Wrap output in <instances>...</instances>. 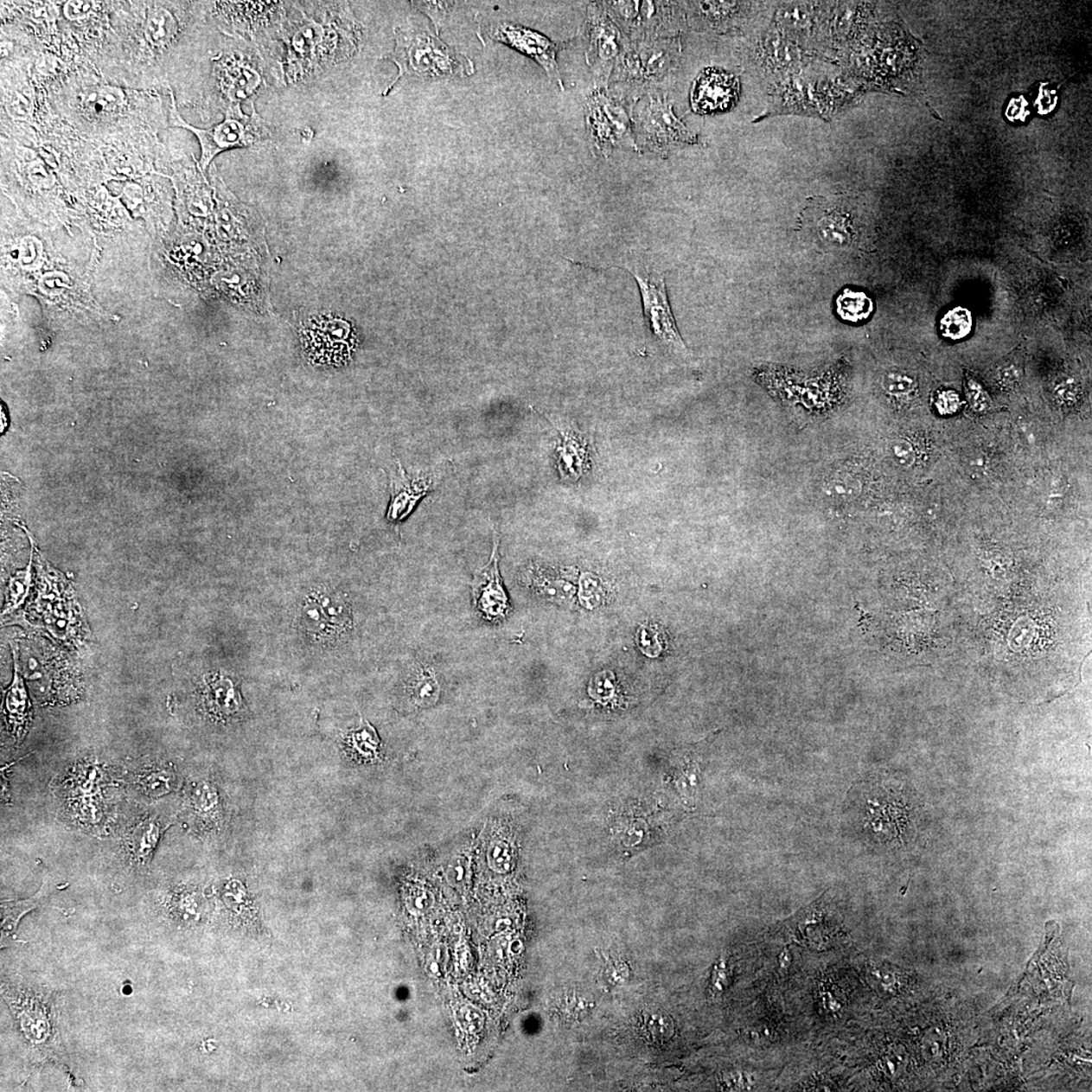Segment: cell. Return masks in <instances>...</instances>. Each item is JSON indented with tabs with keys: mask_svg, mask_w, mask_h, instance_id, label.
I'll return each mask as SVG.
<instances>
[{
	"mask_svg": "<svg viewBox=\"0 0 1092 1092\" xmlns=\"http://www.w3.org/2000/svg\"><path fill=\"white\" fill-rule=\"evenodd\" d=\"M345 747L357 761H374L379 757L380 741L377 731L366 721L349 732Z\"/></svg>",
	"mask_w": 1092,
	"mask_h": 1092,
	"instance_id": "obj_20",
	"label": "cell"
},
{
	"mask_svg": "<svg viewBox=\"0 0 1092 1092\" xmlns=\"http://www.w3.org/2000/svg\"><path fill=\"white\" fill-rule=\"evenodd\" d=\"M889 455L892 461L901 468H910L916 463V450L909 440L894 439L889 445Z\"/></svg>",
	"mask_w": 1092,
	"mask_h": 1092,
	"instance_id": "obj_36",
	"label": "cell"
},
{
	"mask_svg": "<svg viewBox=\"0 0 1092 1092\" xmlns=\"http://www.w3.org/2000/svg\"><path fill=\"white\" fill-rule=\"evenodd\" d=\"M560 434L562 443L557 449L559 473L565 482H577L588 468L586 441L572 429H563Z\"/></svg>",
	"mask_w": 1092,
	"mask_h": 1092,
	"instance_id": "obj_13",
	"label": "cell"
},
{
	"mask_svg": "<svg viewBox=\"0 0 1092 1092\" xmlns=\"http://www.w3.org/2000/svg\"><path fill=\"white\" fill-rule=\"evenodd\" d=\"M968 469L971 471L972 475L975 476H982L987 470V459L980 455L971 457L968 462Z\"/></svg>",
	"mask_w": 1092,
	"mask_h": 1092,
	"instance_id": "obj_46",
	"label": "cell"
},
{
	"mask_svg": "<svg viewBox=\"0 0 1092 1092\" xmlns=\"http://www.w3.org/2000/svg\"><path fill=\"white\" fill-rule=\"evenodd\" d=\"M493 551L486 565L476 572L471 582L474 604L489 622H500L510 610L508 596L503 587L499 570V537L494 533Z\"/></svg>",
	"mask_w": 1092,
	"mask_h": 1092,
	"instance_id": "obj_11",
	"label": "cell"
},
{
	"mask_svg": "<svg viewBox=\"0 0 1092 1092\" xmlns=\"http://www.w3.org/2000/svg\"><path fill=\"white\" fill-rule=\"evenodd\" d=\"M188 801L196 817L213 819L217 815L218 795L211 784L205 782L196 784L194 791L189 793Z\"/></svg>",
	"mask_w": 1092,
	"mask_h": 1092,
	"instance_id": "obj_29",
	"label": "cell"
},
{
	"mask_svg": "<svg viewBox=\"0 0 1092 1092\" xmlns=\"http://www.w3.org/2000/svg\"><path fill=\"white\" fill-rule=\"evenodd\" d=\"M161 826L157 820L146 819L137 825L129 837V847L137 861L150 860L161 837Z\"/></svg>",
	"mask_w": 1092,
	"mask_h": 1092,
	"instance_id": "obj_19",
	"label": "cell"
},
{
	"mask_svg": "<svg viewBox=\"0 0 1092 1092\" xmlns=\"http://www.w3.org/2000/svg\"><path fill=\"white\" fill-rule=\"evenodd\" d=\"M410 701L418 708L432 707L439 700L440 686L431 667L417 665L406 687Z\"/></svg>",
	"mask_w": 1092,
	"mask_h": 1092,
	"instance_id": "obj_15",
	"label": "cell"
},
{
	"mask_svg": "<svg viewBox=\"0 0 1092 1092\" xmlns=\"http://www.w3.org/2000/svg\"><path fill=\"white\" fill-rule=\"evenodd\" d=\"M444 475L445 467H435L410 475L399 463L391 479L392 499L387 519L392 522L403 521L424 497L439 486Z\"/></svg>",
	"mask_w": 1092,
	"mask_h": 1092,
	"instance_id": "obj_9",
	"label": "cell"
},
{
	"mask_svg": "<svg viewBox=\"0 0 1092 1092\" xmlns=\"http://www.w3.org/2000/svg\"><path fill=\"white\" fill-rule=\"evenodd\" d=\"M38 71L43 75L55 74L59 68V62L55 57H43L39 60L37 64Z\"/></svg>",
	"mask_w": 1092,
	"mask_h": 1092,
	"instance_id": "obj_45",
	"label": "cell"
},
{
	"mask_svg": "<svg viewBox=\"0 0 1092 1092\" xmlns=\"http://www.w3.org/2000/svg\"><path fill=\"white\" fill-rule=\"evenodd\" d=\"M966 393L971 408L978 412V413L987 412L992 406V399H990L987 392L983 389V386L978 381L970 380L968 386H967Z\"/></svg>",
	"mask_w": 1092,
	"mask_h": 1092,
	"instance_id": "obj_38",
	"label": "cell"
},
{
	"mask_svg": "<svg viewBox=\"0 0 1092 1092\" xmlns=\"http://www.w3.org/2000/svg\"><path fill=\"white\" fill-rule=\"evenodd\" d=\"M635 124L642 144L648 151L667 155L674 149L695 144L697 137L686 128L669 100L650 95L637 106Z\"/></svg>",
	"mask_w": 1092,
	"mask_h": 1092,
	"instance_id": "obj_2",
	"label": "cell"
},
{
	"mask_svg": "<svg viewBox=\"0 0 1092 1092\" xmlns=\"http://www.w3.org/2000/svg\"><path fill=\"white\" fill-rule=\"evenodd\" d=\"M762 52V57L770 67L788 68L795 63V50L780 35H770L763 45Z\"/></svg>",
	"mask_w": 1092,
	"mask_h": 1092,
	"instance_id": "obj_27",
	"label": "cell"
},
{
	"mask_svg": "<svg viewBox=\"0 0 1092 1092\" xmlns=\"http://www.w3.org/2000/svg\"><path fill=\"white\" fill-rule=\"evenodd\" d=\"M487 859L489 866L495 872H509L513 864V850L509 841L502 838L493 840L488 847Z\"/></svg>",
	"mask_w": 1092,
	"mask_h": 1092,
	"instance_id": "obj_34",
	"label": "cell"
},
{
	"mask_svg": "<svg viewBox=\"0 0 1092 1092\" xmlns=\"http://www.w3.org/2000/svg\"><path fill=\"white\" fill-rule=\"evenodd\" d=\"M415 7L426 14L433 21L437 31L445 19L447 13L451 9L453 3L445 2H418L413 3Z\"/></svg>",
	"mask_w": 1092,
	"mask_h": 1092,
	"instance_id": "obj_39",
	"label": "cell"
},
{
	"mask_svg": "<svg viewBox=\"0 0 1092 1092\" xmlns=\"http://www.w3.org/2000/svg\"><path fill=\"white\" fill-rule=\"evenodd\" d=\"M302 622L306 631L315 637L325 638L336 634L330 623L327 622L313 597L311 599H308L306 604L303 607Z\"/></svg>",
	"mask_w": 1092,
	"mask_h": 1092,
	"instance_id": "obj_31",
	"label": "cell"
},
{
	"mask_svg": "<svg viewBox=\"0 0 1092 1092\" xmlns=\"http://www.w3.org/2000/svg\"><path fill=\"white\" fill-rule=\"evenodd\" d=\"M642 1030L648 1040L662 1042L670 1039L674 1026L672 1019L661 1012H652L644 1014Z\"/></svg>",
	"mask_w": 1092,
	"mask_h": 1092,
	"instance_id": "obj_32",
	"label": "cell"
},
{
	"mask_svg": "<svg viewBox=\"0 0 1092 1092\" xmlns=\"http://www.w3.org/2000/svg\"><path fill=\"white\" fill-rule=\"evenodd\" d=\"M802 229L814 243L827 250L851 247L856 235L855 222L844 202L813 201L804 211Z\"/></svg>",
	"mask_w": 1092,
	"mask_h": 1092,
	"instance_id": "obj_8",
	"label": "cell"
},
{
	"mask_svg": "<svg viewBox=\"0 0 1092 1092\" xmlns=\"http://www.w3.org/2000/svg\"><path fill=\"white\" fill-rule=\"evenodd\" d=\"M961 407V399L956 392L944 391L936 399V408L942 415L957 413Z\"/></svg>",
	"mask_w": 1092,
	"mask_h": 1092,
	"instance_id": "obj_41",
	"label": "cell"
},
{
	"mask_svg": "<svg viewBox=\"0 0 1092 1092\" xmlns=\"http://www.w3.org/2000/svg\"><path fill=\"white\" fill-rule=\"evenodd\" d=\"M178 31L177 22L169 10L156 8L149 11L145 33L152 46L163 48L175 40Z\"/></svg>",
	"mask_w": 1092,
	"mask_h": 1092,
	"instance_id": "obj_21",
	"label": "cell"
},
{
	"mask_svg": "<svg viewBox=\"0 0 1092 1092\" xmlns=\"http://www.w3.org/2000/svg\"><path fill=\"white\" fill-rule=\"evenodd\" d=\"M492 38L535 60L546 70L548 77L558 83L560 89L564 91V83L557 62V55L560 50L559 44L554 43L546 35L510 22L500 23L495 28Z\"/></svg>",
	"mask_w": 1092,
	"mask_h": 1092,
	"instance_id": "obj_10",
	"label": "cell"
},
{
	"mask_svg": "<svg viewBox=\"0 0 1092 1092\" xmlns=\"http://www.w3.org/2000/svg\"><path fill=\"white\" fill-rule=\"evenodd\" d=\"M996 379L1001 386H1012L1017 385L1020 379V369L1016 363L1006 362L998 369Z\"/></svg>",
	"mask_w": 1092,
	"mask_h": 1092,
	"instance_id": "obj_43",
	"label": "cell"
},
{
	"mask_svg": "<svg viewBox=\"0 0 1092 1092\" xmlns=\"http://www.w3.org/2000/svg\"><path fill=\"white\" fill-rule=\"evenodd\" d=\"M176 776L163 765L141 766L135 773V782L148 796L158 798L167 795L176 785Z\"/></svg>",
	"mask_w": 1092,
	"mask_h": 1092,
	"instance_id": "obj_17",
	"label": "cell"
},
{
	"mask_svg": "<svg viewBox=\"0 0 1092 1092\" xmlns=\"http://www.w3.org/2000/svg\"><path fill=\"white\" fill-rule=\"evenodd\" d=\"M586 121L591 142L600 155L610 156L619 147L637 150L629 116L601 89L588 100Z\"/></svg>",
	"mask_w": 1092,
	"mask_h": 1092,
	"instance_id": "obj_5",
	"label": "cell"
},
{
	"mask_svg": "<svg viewBox=\"0 0 1092 1092\" xmlns=\"http://www.w3.org/2000/svg\"><path fill=\"white\" fill-rule=\"evenodd\" d=\"M14 660V682L10 685L7 693H5L4 714L7 716L11 733L16 739H22L27 732L29 721H31L32 712L25 684H23L19 674V661H17L15 654Z\"/></svg>",
	"mask_w": 1092,
	"mask_h": 1092,
	"instance_id": "obj_14",
	"label": "cell"
},
{
	"mask_svg": "<svg viewBox=\"0 0 1092 1092\" xmlns=\"http://www.w3.org/2000/svg\"><path fill=\"white\" fill-rule=\"evenodd\" d=\"M837 310L841 319L857 323L869 317L873 303L864 292L846 290L838 297Z\"/></svg>",
	"mask_w": 1092,
	"mask_h": 1092,
	"instance_id": "obj_24",
	"label": "cell"
},
{
	"mask_svg": "<svg viewBox=\"0 0 1092 1092\" xmlns=\"http://www.w3.org/2000/svg\"><path fill=\"white\" fill-rule=\"evenodd\" d=\"M916 380L910 375L900 373L891 372L885 375L883 379V387L891 395L906 396L916 389Z\"/></svg>",
	"mask_w": 1092,
	"mask_h": 1092,
	"instance_id": "obj_35",
	"label": "cell"
},
{
	"mask_svg": "<svg viewBox=\"0 0 1092 1092\" xmlns=\"http://www.w3.org/2000/svg\"><path fill=\"white\" fill-rule=\"evenodd\" d=\"M327 622L335 632L348 631L352 625V614L348 603L331 590L319 591L313 595Z\"/></svg>",
	"mask_w": 1092,
	"mask_h": 1092,
	"instance_id": "obj_18",
	"label": "cell"
},
{
	"mask_svg": "<svg viewBox=\"0 0 1092 1092\" xmlns=\"http://www.w3.org/2000/svg\"><path fill=\"white\" fill-rule=\"evenodd\" d=\"M688 4L695 13L701 16V19L706 20V22L712 27L726 25L730 20L741 13L743 8L741 3L697 2Z\"/></svg>",
	"mask_w": 1092,
	"mask_h": 1092,
	"instance_id": "obj_26",
	"label": "cell"
},
{
	"mask_svg": "<svg viewBox=\"0 0 1092 1092\" xmlns=\"http://www.w3.org/2000/svg\"><path fill=\"white\" fill-rule=\"evenodd\" d=\"M93 4L92 2H80V0L79 2L77 0L68 2L63 7L64 16L71 22L83 20L91 14Z\"/></svg>",
	"mask_w": 1092,
	"mask_h": 1092,
	"instance_id": "obj_42",
	"label": "cell"
},
{
	"mask_svg": "<svg viewBox=\"0 0 1092 1092\" xmlns=\"http://www.w3.org/2000/svg\"><path fill=\"white\" fill-rule=\"evenodd\" d=\"M396 41L392 59L399 69L398 80L407 73L431 75L426 58L437 76L457 74L467 69L462 59L431 33L397 31Z\"/></svg>",
	"mask_w": 1092,
	"mask_h": 1092,
	"instance_id": "obj_3",
	"label": "cell"
},
{
	"mask_svg": "<svg viewBox=\"0 0 1092 1092\" xmlns=\"http://www.w3.org/2000/svg\"><path fill=\"white\" fill-rule=\"evenodd\" d=\"M587 62L597 79L606 83L626 49L622 32L605 4L591 3L587 19Z\"/></svg>",
	"mask_w": 1092,
	"mask_h": 1092,
	"instance_id": "obj_7",
	"label": "cell"
},
{
	"mask_svg": "<svg viewBox=\"0 0 1092 1092\" xmlns=\"http://www.w3.org/2000/svg\"><path fill=\"white\" fill-rule=\"evenodd\" d=\"M823 493L833 502H850L856 499L862 491V483L859 477L850 471H835L823 483Z\"/></svg>",
	"mask_w": 1092,
	"mask_h": 1092,
	"instance_id": "obj_22",
	"label": "cell"
},
{
	"mask_svg": "<svg viewBox=\"0 0 1092 1092\" xmlns=\"http://www.w3.org/2000/svg\"><path fill=\"white\" fill-rule=\"evenodd\" d=\"M813 11L810 5L793 3L778 10L777 17L781 27L798 35L807 32L813 25Z\"/></svg>",
	"mask_w": 1092,
	"mask_h": 1092,
	"instance_id": "obj_28",
	"label": "cell"
},
{
	"mask_svg": "<svg viewBox=\"0 0 1092 1092\" xmlns=\"http://www.w3.org/2000/svg\"><path fill=\"white\" fill-rule=\"evenodd\" d=\"M9 116L15 121H29L33 117L31 101L20 93H11L5 105Z\"/></svg>",
	"mask_w": 1092,
	"mask_h": 1092,
	"instance_id": "obj_37",
	"label": "cell"
},
{
	"mask_svg": "<svg viewBox=\"0 0 1092 1092\" xmlns=\"http://www.w3.org/2000/svg\"><path fill=\"white\" fill-rule=\"evenodd\" d=\"M301 335L303 350L314 362L339 366L349 360L354 349V329L348 322L332 315L308 320Z\"/></svg>",
	"mask_w": 1092,
	"mask_h": 1092,
	"instance_id": "obj_6",
	"label": "cell"
},
{
	"mask_svg": "<svg viewBox=\"0 0 1092 1092\" xmlns=\"http://www.w3.org/2000/svg\"><path fill=\"white\" fill-rule=\"evenodd\" d=\"M675 52L674 40H666L665 43L656 41L655 44L643 48L642 51L636 50L643 79L655 80L664 76L673 67Z\"/></svg>",
	"mask_w": 1092,
	"mask_h": 1092,
	"instance_id": "obj_16",
	"label": "cell"
},
{
	"mask_svg": "<svg viewBox=\"0 0 1092 1092\" xmlns=\"http://www.w3.org/2000/svg\"><path fill=\"white\" fill-rule=\"evenodd\" d=\"M739 81L718 68L702 71L691 91L692 109L699 115L724 112L737 104Z\"/></svg>",
	"mask_w": 1092,
	"mask_h": 1092,
	"instance_id": "obj_12",
	"label": "cell"
},
{
	"mask_svg": "<svg viewBox=\"0 0 1092 1092\" xmlns=\"http://www.w3.org/2000/svg\"><path fill=\"white\" fill-rule=\"evenodd\" d=\"M941 329L944 336L951 340H960L968 336L972 329L970 312L963 308L951 310L942 317Z\"/></svg>",
	"mask_w": 1092,
	"mask_h": 1092,
	"instance_id": "obj_30",
	"label": "cell"
},
{
	"mask_svg": "<svg viewBox=\"0 0 1092 1092\" xmlns=\"http://www.w3.org/2000/svg\"><path fill=\"white\" fill-rule=\"evenodd\" d=\"M207 694V703L214 713L227 715L236 708L234 692L228 683L214 682Z\"/></svg>",
	"mask_w": 1092,
	"mask_h": 1092,
	"instance_id": "obj_33",
	"label": "cell"
},
{
	"mask_svg": "<svg viewBox=\"0 0 1092 1092\" xmlns=\"http://www.w3.org/2000/svg\"><path fill=\"white\" fill-rule=\"evenodd\" d=\"M86 107L93 115H110L126 104V93L112 86H100L87 95Z\"/></svg>",
	"mask_w": 1092,
	"mask_h": 1092,
	"instance_id": "obj_23",
	"label": "cell"
},
{
	"mask_svg": "<svg viewBox=\"0 0 1092 1092\" xmlns=\"http://www.w3.org/2000/svg\"><path fill=\"white\" fill-rule=\"evenodd\" d=\"M42 897H43V891H41L37 895H35L34 897L27 899V900H22V901L3 900V903H2V918H3L2 920V933H3L2 942H8L9 938H13V936L17 927V923H19L21 917L22 916H25L27 912H29V910L35 909V907L39 905L40 899Z\"/></svg>",
	"mask_w": 1092,
	"mask_h": 1092,
	"instance_id": "obj_25",
	"label": "cell"
},
{
	"mask_svg": "<svg viewBox=\"0 0 1092 1092\" xmlns=\"http://www.w3.org/2000/svg\"><path fill=\"white\" fill-rule=\"evenodd\" d=\"M640 288L644 323L656 343L674 354L687 352L667 297L665 278L654 273L630 271Z\"/></svg>",
	"mask_w": 1092,
	"mask_h": 1092,
	"instance_id": "obj_4",
	"label": "cell"
},
{
	"mask_svg": "<svg viewBox=\"0 0 1092 1092\" xmlns=\"http://www.w3.org/2000/svg\"><path fill=\"white\" fill-rule=\"evenodd\" d=\"M171 106L169 124L171 127L186 129L193 132L201 145L200 165L206 169L211 161L220 152L233 148L248 147L265 141L270 131L259 113L244 115L238 104L232 105L224 122L208 129H199L188 124L179 113L175 94L170 91Z\"/></svg>",
	"mask_w": 1092,
	"mask_h": 1092,
	"instance_id": "obj_1",
	"label": "cell"
},
{
	"mask_svg": "<svg viewBox=\"0 0 1092 1092\" xmlns=\"http://www.w3.org/2000/svg\"><path fill=\"white\" fill-rule=\"evenodd\" d=\"M1079 386L1073 378L1061 379L1055 386V398L1062 404H1072L1078 397Z\"/></svg>",
	"mask_w": 1092,
	"mask_h": 1092,
	"instance_id": "obj_40",
	"label": "cell"
},
{
	"mask_svg": "<svg viewBox=\"0 0 1092 1092\" xmlns=\"http://www.w3.org/2000/svg\"><path fill=\"white\" fill-rule=\"evenodd\" d=\"M465 874L464 860L462 857L453 859L447 868V877L451 882H462Z\"/></svg>",
	"mask_w": 1092,
	"mask_h": 1092,
	"instance_id": "obj_44",
	"label": "cell"
}]
</instances>
